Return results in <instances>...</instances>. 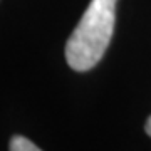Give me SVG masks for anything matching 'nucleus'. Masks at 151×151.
<instances>
[{
	"mask_svg": "<svg viewBox=\"0 0 151 151\" xmlns=\"http://www.w3.org/2000/svg\"><path fill=\"white\" fill-rule=\"evenodd\" d=\"M146 133H148V136L151 138V116L148 118V121H146Z\"/></svg>",
	"mask_w": 151,
	"mask_h": 151,
	"instance_id": "7ed1b4c3",
	"label": "nucleus"
},
{
	"mask_svg": "<svg viewBox=\"0 0 151 151\" xmlns=\"http://www.w3.org/2000/svg\"><path fill=\"white\" fill-rule=\"evenodd\" d=\"M116 2L91 0L65 44V60L74 70H89L103 59L114 32Z\"/></svg>",
	"mask_w": 151,
	"mask_h": 151,
	"instance_id": "f257e3e1",
	"label": "nucleus"
},
{
	"mask_svg": "<svg viewBox=\"0 0 151 151\" xmlns=\"http://www.w3.org/2000/svg\"><path fill=\"white\" fill-rule=\"evenodd\" d=\"M10 151H42L34 145L30 139L24 136H14L10 139Z\"/></svg>",
	"mask_w": 151,
	"mask_h": 151,
	"instance_id": "f03ea898",
	"label": "nucleus"
}]
</instances>
